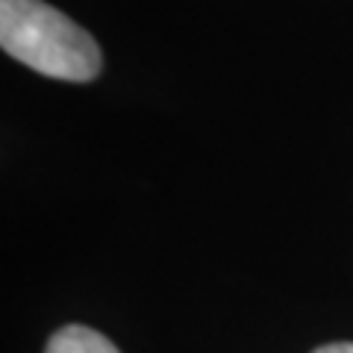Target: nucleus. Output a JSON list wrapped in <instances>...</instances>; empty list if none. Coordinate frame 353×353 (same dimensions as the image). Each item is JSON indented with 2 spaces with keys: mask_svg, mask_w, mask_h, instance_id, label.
<instances>
[{
  "mask_svg": "<svg viewBox=\"0 0 353 353\" xmlns=\"http://www.w3.org/2000/svg\"><path fill=\"white\" fill-rule=\"evenodd\" d=\"M0 44L27 68L65 83H88L103 68L97 41L44 0H0Z\"/></svg>",
  "mask_w": 353,
  "mask_h": 353,
  "instance_id": "obj_1",
  "label": "nucleus"
},
{
  "mask_svg": "<svg viewBox=\"0 0 353 353\" xmlns=\"http://www.w3.org/2000/svg\"><path fill=\"white\" fill-rule=\"evenodd\" d=\"M44 353H118V347L92 327L68 324L50 336Z\"/></svg>",
  "mask_w": 353,
  "mask_h": 353,
  "instance_id": "obj_2",
  "label": "nucleus"
},
{
  "mask_svg": "<svg viewBox=\"0 0 353 353\" xmlns=\"http://www.w3.org/2000/svg\"><path fill=\"white\" fill-rule=\"evenodd\" d=\"M312 353H353V341H333V345H324Z\"/></svg>",
  "mask_w": 353,
  "mask_h": 353,
  "instance_id": "obj_3",
  "label": "nucleus"
}]
</instances>
